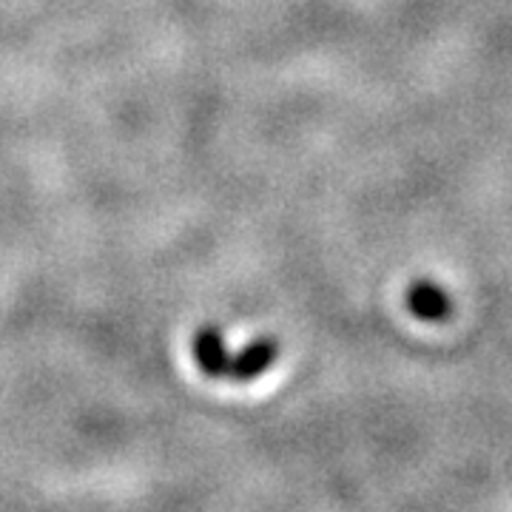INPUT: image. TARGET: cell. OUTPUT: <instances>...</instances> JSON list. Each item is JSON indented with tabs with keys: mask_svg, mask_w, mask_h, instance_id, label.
Wrapping results in <instances>:
<instances>
[{
	"mask_svg": "<svg viewBox=\"0 0 512 512\" xmlns=\"http://www.w3.org/2000/svg\"><path fill=\"white\" fill-rule=\"evenodd\" d=\"M276 356H279V342L265 336V339H256L248 348H242L237 356H231L228 362V382H251L256 376H262L268 367L274 365Z\"/></svg>",
	"mask_w": 512,
	"mask_h": 512,
	"instance_id": "1",
	"label": "cell"
},
{
	"mask_svg": "<svg viewBox=\"0 0 512 512\" xmlns=\"http://www.w3.org/2000/svg\"><path fill=\"white\" fill-rule=\"evenodd\" d=\"M407 308L421 322H441V319H447L453 313V299L436 282L419 279L407 291Z\"/></svg>",
	"mask_w": 512,
	"mask_h": 512,
	"instance_id": "2",
	"label": "cell"
},
{
	"mask_svg": "<svg viewBox=\"0 0 512 512\" xmlns=\"http://www.w3.org/2000/svg\"><path fill=\"white\" fill-rule=\"evenodd\" d=\"M194 362L200 367L208 379H225L228 376V362H231V353L225 350L220 330L202 328L194 336Z\"/></svg>",
	"mask_w": 512,
	"mask_h": 512,
	"instance_id": "3",
	"label": "cell"
}]
</instances>
